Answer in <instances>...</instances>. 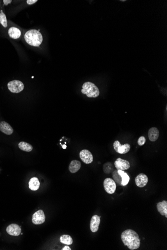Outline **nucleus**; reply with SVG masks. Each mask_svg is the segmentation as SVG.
<instances>
[{
  "label": "nucleus",
  "mask_w": 167,
  "mask_h": 250,
  "mask_svg": "<svg viewBox=\"0 0 167 250\" xmlns=\"http://www.w3.org/2000/svg\"><path fill=\"white\" fill-rule=\"evenodd\" d=\"M121 239L125 245L130 250H136L140 247L141 241L139 235L133 230L124 231L121 235Z\"/></svg>",
  "instance_id": "f257e3e1"
},
{
  "label": "nucleus",
  "mask_w": 167,
  "mask_h": 250,
  "mask_svg": "<svg viewBox=\"0 0 167 250\" xmlns=\"http://www.w3.org/2000/svg\"><path fill=\"white\" fill-rule=\"evenodd\" d=\"M24 38L27 43L32 46H39L43 42L42 35L36 29H30L26 32Z\"/></svg>",
  "instance_id": "f03ea898"
},
{
  "label": "nucleus",
  "mask_w": 167,
  "mask_h": 250,
  "mask_svg": "<svg viewBox=\"0 0 167 250\" xmlns=\"http://www.w3.org/2000/svg\"><path fill=\"white\" fill-rule=\"evenodd\" d=\"M83 94H86L88 98H97L100 94L98 88L91 82H86L84 83L81 90Z\"/></svg>",
  "instance_id": "7ed1b4c3"
},
{
  "label": "nucleus",
  "mask_w": 167,
  "mask_h": 250,
  "mask_svg": "<svg viewBox=\"0 0 167 250\" xmlns=\"http://www.w3.org/2000/svg\"><path fill=\"white\" fill-rule=\"evenodd\" d=\"M8 88L10 92L15 93H20L24 88V84L22 82L18 80L11 81L8 83Z\"/></svg>",
  "instance_id": "20e7f679"
},
{
  "label": "nucleus",
  "mask_w": 167,
  "mask_h": 250,
  "mask_svg": "<svg viewBox=\"0 0 167 250\" xmlns=\"http://www.w3.org/2000/svg\"><path fill=\"white\" fill-rule=\"evenodd\" d=\"M104 187L107 193L112 194L115 192L117 186L114 180L110 178H107L104 181Z\"/></svg>",
  "instance_id": "39448f33"
},
{
  "label": "nucleus",
  "mask_w": 167,
  "mask_h": 250,
  "mask_svg": "<svg viewBox=\"0 0 167 250\" xmlns=\"http://www.w3.org/2000/svg\"><path fill=\"white\" fill-rule=\"evenodd\" d=\"M113 146L116 152L121 154L127 153L131 149V146L130 144L126 143L124 145H122L118 141L114 142L113 144Z\"/></svg>",
  "instance_id": "423d86ee"
},
{
  "label": "nucleus",
  "mask_w": 167,
  "mask_h": 250,
  "mask_svg": "<svg viewBox=\"0 0 167 250\" xmlns=\"http://www.w3.org/2000/svg\"><path fill=\"white\" fill-rule=\"evenodd\" d=\"M46 217L44 211L39 210L34 214L32 216V223L35 225H40L44 223Z\"/></svg>",
  "instance_id": "0eeeda50"
},
{
  "label": "nucleus",
  "mask_w": 167,
  "mask_h": 250,
  "mask_svg": "<svg viewBox=\"0 0 167 250\" xmlns=\"http://www.w3.org/2000/svg\"><path fill=\"white\" fill-rule=\"evenodd\" d=\"M80 157L85 163L90 164L93 161V156L90 151L83 149L80 152Z\"/></svg>",
  "instance_id": "6e6552de"
},
{
  "label": "nucleus",
  "mask_w": 167,
  "mask_h": 250,
  "mask_svg": "<svg viewBox=\"0 0 167 250\" xmlns=\"http://www.w3.org/2000/svg\"><path fill=\"white\" fill-rule=\"evenodd\" d=\"M114 165L117 170H120L122 171L126 170L130 167V164L129 161L122 159L121 158H118L115 161Z\"/></svg>",
  "instance_id": "1a4fd4ad"
},
{
  "label": "nucleus",
  "mask_w": 167,
  "mask_h": 250,
  "mask_svg": "<svg viewBox=\"0 0 167 250\" xmlns=\"http://www.w3.org/2000/svg\"><path fill=\"white\" fill-rule=\"evenodd\" d=\"M7 232L8 234L13 236H18L21 233V229L20 226L16 224H12L8 226Z\"/></svg>",
  "instance_id": "9d476101"
},
{
  "label": "nucleus",
  "mask_w": 167,
  "mask_h": 250,
  "mask_svg": "<svg viewBox=\"0 0 167 250\" xmlns=\"http://www.w3.org/2000/svg\"><path fill=\"white\" fill-rule=\"evenodd\" d=\"M148 177L144 173H140L135 178L136 184L139 187H144L147 184Z\"/></svg>",
  "instance_id": "9b49d317"
},
{
  "label": "nucleus",
  "mask_w": 167,
  "mask_h": 250,
  "mask_svg": "<svg viewBox=\"0 0 167 250\" xmlns=\"http://www.w3.org/2000/svg\"><path fill=\"white\" fill-rule=\"evenodd\" d=\"M100 217L98 215H94L91 218L90 222V229L91 231L95 233L99 230L100 224Z\"/></svg>",
  "instance_id": "f8f14e48"
},
{
  "label": "nucleus",
  "mask_w": 167,
  "mask_h": 250,
  "mask_svg": "<svg viewBox=\"0 0 167 250\" xmlns=\"http://www.w3.org/2000/svg\"><path fill=\"white\" fill-rule=\"evenodd\" d=\"M0 130L7 135H11L14 131L11 126L5 121H2L0 123Z\"/></svg>",
  "instance_id": "ddd939ff"
},
{
  "label": "nucleus",
  "mask_w": 167,
  "mask_h": 250,
  "mask_svg": "<svg viewBox=\"0 0 167 250\" xmlns=\"http://www.w3.org/2000/svg\"><path fill=\"white\" fill-rule=\"evenodd\" d=\"M159 137V131L156 127H152L149 130L148 137L151 141L155 142L157 141Z\"/></svg>",
  "instance_id": "4468645a"
},
{
  "label": "nucleus",
  "mask_w": 167,
  "mask_h": 250,
  "mask_svg": "<svg viewBox=\"0 0 167 250\" xmlns=\"http://www.w3.org/2000/svg\"><path fill=\"white\" fill-rule=\"evenodd\" d=\"M157 208L158 211L161 215L165 216L166 218H167V201L164 200L163 201L159 202L157 205Z\"/></svg>",
  "instance_id": "2eb2a0df"
},
{
  "label": "nucleus",
  "mask_w": 167,
  "mask_h": 250,
  "mask_svg": "<svg viewBox=\"0 0 167 250\" xmlns=\"http://www.w3.org/2000/svg\"><path fill=\"white\" fill-rule=\"evenodd\" d=\"M81 167V164L78 160H73L70 163L69 169L72 173H75L79 171Z\"/></svg>",
  "instance_id": "dca6fc26"
},
{
  "label": "nucleus",
  "mask_w": 167,
  "mask_h": 250,
  "mask_svg": "<svg viewBox=\"0 0 167 250\" xmlns=\"http://www.w3.org/2000/svg\"><path fill=\"white\" fill-rule=\"evenodd\" d=\"M8 34L10 38L14 39H17L21 37V32L20 29L17 28L16 27H11L9 29Z\"/></svg>",
  "instance_id": "f3484780"
},
{
  "label": "nucleus",
  "mask_w": 167,
  "mask_h": 250,
  "mask_svg": "<svg viewBox=\"0 0 167 250\" xmlns=\"http://www.w3.org/2000/svg\"><path fill=\"white\" fill-rule=\"evenodd\" d=\"M39 180L36 177L31 178L29 182V187L30 189L32 191H36L38 190L40 187Z\"/></svg>",
  "instance_id": "a211bd4d"
},
{
  "label": "nucleus",
  "mask_w": 167,
  "mask_h": 250,
  "mask_svg": "<svg viewBox=\"0 0 167 250\" xmlns=\"http://www.w3.org/2000/svg\"><path fill=\"white\" fill-rule=\"evenodd\" d=\"M117 170L122 178V182H121V185L123 186L127 185L130 181V177H129V175L127 174V173L125 172L124 171H122L120 170Z\"/></svg>",
  "instance_id": "6ab92c4d"
},
{
  "label": "nucleus",
  "mask_w": 167,
  "mask_h": 250,
  "mask_svg": "<svg viewBox=\"0 0 167 250\" xmlns=\"http://www.w3.org/2000/svg\"><path fill=\"white\" fill-rule=\"evenodd\" d=\"M19 147L21 150L26 152H30L33 150V146L26 142H21L19 143Z\"/></svg>",
  "instance_id": "aec40b11"
},
{
  "label": "nucleus",
  "mask_w": 167,
  "mask_h": 250,
  "mask_svg": "<svg viewBox=\"0 0 167 250\" xmlns=\"http://www.w3.org/2000/svg\"><path fill=\"white\" fill-rule=\"evenodd\" d=\"M61 243L65 244L67 245H70L73 243V239L72 237L68 235H63L61 236L60 238Z\"/></svg>",
  "instance_id": "412c9836"
},
{
  "label": "nucleus",
  "mask_w": 167,
  "mask_h": 250,
  "mask_svg": "<svg viewBox=\"0 0 167 250\" xmlns=\"http://www.w3.org/2000/svg\"><path fill=\"white\" fill-rule=\"evenodd\" d=\"M113 177L114 179L115 182H116L117 184L121 185V182H122V178H121L120 175L118 173V170H115L113 172Z\"/></svg>",
  "instance_id": "4be33fe9"
},
{
  "label": "nucleus",
  "mask_w": 167,
  "mask_h": 250,
  "mask_svg": "<svg viewBox=\"0 0 167 250\" xmlns=\"http://www.w3.org/2000/svg\"><path fill=\"white\" fill-rule=\"evenodd\" d=\"M104 172L106 174H109L113 170V166L111 162H107L104 164Z\"/></svg>",
  "instance_id": "5701e85b"
},
{
  "label": "nucleus",
  "mask_w": 167,
  "mask_h": 250,
  "mask_svg": "<svg viewBox=\"0 0 167 250\" xmlns=\"http://www.w3.org/2000/svg\"><path fill=\"white\" fill-rule=\"evenodd\" d=\"M0 23L4 28L7 27V20L6 16L4 13H3L2 11H1V13H0Z\"/></svg>",
  "instance_id": "b1692460"
},
{
  "label": "nucleus",
  "mask_w": 167,
  "mask_h": 250,
  "mask_svg": "<svg viewBox=\"0 0 167 250\" xmlns=\"http://www.w3.org/2000/svg\"><path fill=\"white\" fill-rule=\"evenodd\" d=\"M146 142V138L144 136H141L139 137L138 141V145L140 146H143L145 144Z\"/></svg>",
  "instance_id": "393cba45"
},
{
  "label": "nucleus",
  "mask_w": 167,
  "mask_h": 250,
  "mask_svg": "<svg viewBox=\"0 0 167 250\" xmlns=\"http://www.w3.org/2000/svg\"><path fill=\"white\" fill-rule=\"evenodd\" d=\"M37 2H38L37 0H28L27 1V3L28 5H33V4L36 3Z\"/></svg>",
  "instance_id": "a878e982"
},
{
  "label": "nucleus",
  "mask_w": 167,
  "mask_h": 250,
  "mask_svg": "<svg viewBox=\"0 0 167 250\" xmlns=\"http://www.w3.org/2000/svg\"><path fill=\"white\" fill-rule=\"evenodd\" d=\"M3 2H4V4L5 5H8L12 2V1L11 0H4Z\"/></svg>",
  "instance_id": "bb28decb"
},
{
  "label": "nucleus",
  "mask_w": 167,
  "mask_h": 250,
  "mask_svg": "<svg viewBox=\"0 0 167 250\" xmlns=\"http://www.w3.org/2000/svg\"><path fill=\"white\" fill-rule=\"evenodd\" d=\"M62 250H71V248H70V247H69L68 246H66L65 247H64V248H63V249H62Z\"/></svg>",
  "instance_id": "cd10ccee"
}]
</instances>
